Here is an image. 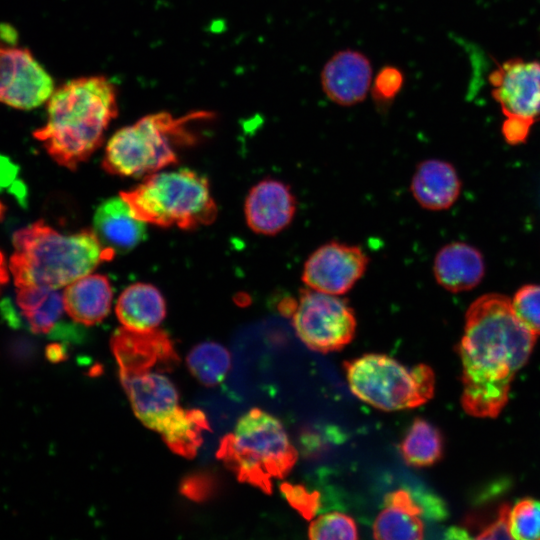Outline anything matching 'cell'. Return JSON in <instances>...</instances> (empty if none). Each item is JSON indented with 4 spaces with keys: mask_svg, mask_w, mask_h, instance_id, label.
Masks as SVG:
<instances>
[{
    "mask_svg": "<svg viewBox=\"0 0 540 540\" xmlns=\"http://www.w3.org/2000/svg\"><path fill=\"white\" fill-rule=\"evenodd\" d=\"M446 538L465 539V538H470V536L467 534L466 531L462 530L461 528L452 527L449 530H447Z\"/></svg>",
    "mask_w": 540,
    "mask_h": 540,
    "instance_id": "cell-36",
    "label": "cell"
},
{
    "mask_svg": "<svg viewBox=\"0 0 540 540\" xmlns=\"http://www.w3.org/2000/svg\"><path fill=\"white\" fill-rule=\"evenodd\" d=\"M320 81L323 92L333 103L340 106L359 104L371 87L370 60L360 51H338L325 63Z\"/></svg>",
    "mask_w": 540,
    "mask_h": 540,
    "instance_id": "cell-14",
    "label": "cell"
},
{
    "mask_svg": "<svg viewBox=\"0 0 540 540\" xmlns=\"http://www.w3.org/2000/svg\"><path fill=\"white\" fill-rule=\"evenodd\" d=\"M519 321L534 335H540V285H524L511 299Z\"/></svg>",
    "mask_w": 540,
    "mask_h": 540,
    "instance_id": "cell-28",
    "label": "cell"
},
{
    "mask_svg": "<svg viewBox=\"0 0 540 540\" xmlns=\"http://www.w3.org/2000/svg\"><path fill=\"white\" fill-rule=\"evenodd\" d=\"M404 76L394 66L383 67L376 75L372 85V97L378 106H387L401 91Z\"/></svg>",
    "mask_w": 540,
    "mask_h": 540,
    "instance_id": "cell-29",
    "label": "cell"
},
{
    "mask_svg": "<svg viewBox=\"0 0 540 540\" xmlns=\"http://www.w3.org/2000/svg\"><path fill=\"white\" fill-rule=\"evenodd\" d=\"M94 232L102 244L116 252H128L146 238L145 223L138 220L121 196L106 199L93 217Z\"/></svg>",
    "mask_w": 540,
    "mask_h": 540,
    "instance_id": "cell-17",
    "label": "cell"
},
{
    "mask_svg": "<svg viewBox=\"0 0 540 540\" xmlns=\"http://www.w3.org/2000/svg\"><path fill=\"white\" fill-rule=\"evenodd\" d=\"M8 271L5 263V258L3 254L0 251V291L3 285H5L8 281Z\"/></svg>",
    "mask_w": 540,
    "mask_h": 540,
    "instance_id": "cell-35",
    "label": "cell"
},
{
    "mask_svg": "<svg viewBox=\"0 0 540 540\" xmlns=\"http://www.w3.org/2000/svg\"><path fill=\"white\" fill-rule=\"evenodd\" d=\"M109 279L101 274H87L67 285L64 307L77 323L91 326L101 322L109 313L112 303Z\"/></svg>",
    "mask_w": 540,
    "mask_h": 540,
    "instance_id": "cell-19",
    "label": "cell"
},
{
    "mask_svg": "<svg viewBox=\"0 0 540 540\" xmlns=\"http://www.w3.org/2000/svg\"><path fill=\"white\" fill-rule=\"evenodd\" d=\"M516 317L511 299L499 293L477 298L467 309L458 350L462 362L464 411L495 418L506 406L511 384L536 342Z\"/></svg>",
    "mask_w": 540,
    "mask_h": 540,
    "instance_id": "cell-1",
    "label": "cell"
},
{
    "mask_svg": "<svg viewBox=\"0 0 540 540\" xmlns=\"http://www.w3.org/2000/svg\"><path fill=\"white\" fill-rule=\"evenodd\" d=\"M120 381L135 415L150 429L160 432L179 408L175 386L159 371L120 378Z\"/></svg>",
    "mask_w": 540,
    "mask_h": 540,
    "instance_id": "cell-15",
    "label": "cell"
},
{
    "mask_svg": "<svg viewBox=\"0 0 540 540\" xmlns=\"http://www.w3.org/2000/svg\"><path fill=\"white\" fill-rule=\"evenodd\" d=\"M46 357L53 363H58L67 358L66 348L59 343H53L46 348Z\"/></svg>",
    "mask_w": 540,
    "mask_h": 540,
    "instance_id": "cell-33",
    "label": "cell"
},
{
    "mask_svg": "<svg viewBox=\"0 0 540 540\" xmlns=\"http://www.w3.org/2000/svg\"><path fill=\"white\" fill-rule=\"evenodd\" d=\"M296 212L297 200L290 185L274 178L256 183L244 203L248 227L265 236H274L289 227Z\"/></svg>",
    "mask_w": 540,
    "mask_h": 540,
    "instance_id": "cell-13",
    "label": "cell"
},
{
    "mask_svg": "<svg viewBox=\"0 0 540 540\" xmlns=\"http://www.w3.org/2000/svg\"><path fill=\"white\" fill-rule=\"evenodd\" d=\"M413 198L424 209L446 210L458 199L461 181L454 166L440 159L420 162L411 178Z\"/></svg>",
    "mask_w": 540,
    "mask_h": 540,
    "instance_id": "cell-16",
    "label": "cell"
},
{
    "mask_svg": "<svg viewBox=\"0 0 540 540\" xmlns=\"http://www.w3.org/2000/svg\"><path fill=\"white\" fill-rule=\"evenodd\" d=\"M120 196L140 221L184 230L209 225L217 217V205L207 178L188 168L157 171Z\"/></svg>",
    "mask_w": 540,
    "mask_h": 540,
    "instance_id": "cell-6",
    "label": "cell"
},
{
    "mask_svg": "<svg viewBox=\"0 0 540 540\" xmlns=\"http://www.w3.org/2000/svg\"><path fill=\"white\" fill-rule=\"evenodd\" d=\"M0 213H1V206H0Z\"/></svg>",
    "mask_w": 540,
    "mask_h": 540,
    "instance_id": "cell-37",
    "label": "cell"
},
{
    "mask_svg": "<svg viewBox=\"0 0 540 540\" xmlns=\"http://www.w3.org/2000/svg\"><path fill=\"white\" fill-rule=\"evenodd\" d=\"M54 91L50 74L32 54L13 46L0 47V102L17 109H33Z\"/></svg>",
    "mask_w": 540,
    "mask_h": 540,
    "instance_id": "cell-11",
    "label": "cell"
},
{
    "mask_svg": "<svg viewBox=\"0 0 540 540\" xmlns=\"http://www.w3.org/2000/svg\"><path fill=\"white\" fill-rule=\"evenodd\" d=\"M368 264L369 257L360 246L332 240L308 256L301 280L310 289L342 296L363 277Z\"/></svg>",
    "mask_w": 540,
    "mask_h": 540,
    "instance_id": "cell-10",
    "label": "cell"
},
{
    "mask_svg": "<svg viewBox=\"0 0 540 540\" xmlns=\"http://www.w3.org/2000/svg\"><path fill=\"white\" fill-rule=\"evenodd\" d=\"M422 509L411 494L399 489L386 494L384 509L373 524V536L380 540H416L424 536Z\"/></svg>",
    "mask_w": 540,
    "mask_h": 540,
    "instance_id": "cell-20",
    "label": "cell"
},
{
    "mask_svg": "<svg viewBox=\"0 0 540 540\" xmlns=\"http://www.w3.org/2000/svg\"><path fill=\"white\" fill-rule=\"evenodd\" d=\"M292 325L307 347L329 353L341 350L353 340L357 322L346 299L306 287L300 291Z\"/></svg>",
    "mask_w": 540,
    "mask_h": 540,
    "instance_id": "cell-8",
    "label": "cell"
},
{
    "mask_svg": "<svg viewBox=\"0 0 540 540\" xmlns=\"http://www.w3.org/2000/svg\"><path fill=\"white\" fill-rule=\"evenodd\" d=\"M216 456L240 482L266 494L272 492V480L284 478L298 459L282 423L259 408L238 420L221 439Z\"/></svg>",
    "mask_w": 540,
    "mask_h": 540,
    "instance_id": "cell-5",
    "label": "cell"
},
{
    "mask_svg": "<svg viewBox=\"0 0 540 540\" xmlns=\"http://www.w3.org/2000/svg\"><path fill=\"white\" fill-rule=\"evenodd\" d=\"M110 346L120 378L151 371L169 372L180 361L169 335L157 328L137 331L120 327L112 335Z\"/></svg>",
    "mask_w": 540,
    "mask_h": 540,
    "instance_id": "cell-12",
    "label": "cell"
},
{
    "mask_svg": "<svg viewBox=\"0 0 540 540\" xmlns=\"http://www.w3.org/2000/svg\"><path fill=\"white\" fill-rule=\"evenodd\" d=\"M17 289V304L31 331L36 334L50 332L65 310L63 294L56 289L37 285Z\"/></svg>",
    "mask_w": 540,
    "mask_h": 540,
    "instance_id": "cell-22",
    "label": "cell"
},
{
    "mask_svg": "<svg viewBox=\"0 0 540 540\" xmlns=\"http://www.w3.org/2000/svg\"><path fill=\"white\" fill-rule=\"evenodd\" d=\"M17 36L14 29L5 24L0 25V47L13 46L16 43Z\"/></svg>",
    "mask_w": 540,
    "mask_h": 540,
    "instance_id": "cell-34",
    "label": "cell"
},
{
    "mask_svg": "<svg viewBox=\"0 0 540 540\" xmlns=\"http://www.w3.org/2000/svg\"><path fill=\"white\" fill-rule=\"evenodd\" d=\"M512 539L540 540V500L524 498L510 510Z\"/></svg>",
    "mask_w": 540,
    "mask_h": 540,
    "instance_id": "cell-26",
    "label": "cell"
},
{
    "mask_svg": "<svg viewBox=\"0 0 540 540\" xmlns=\"http://www.w3.org/2000/svg\"><path fill=\"white\" fill-rule=\"evenodd\" d=\"M115 312L124 327L146 331L157 328L165 318L166 303L155 286L135 283L120 294Z\"/></svg>",
    "mask_w": 540,
    "mask_h": 540,
    "instance_id": "cell-21",
    "label": "cell"
},
{
    "mask_svg": "<svg viewBox=\"0 0 540 540\" xmlns=\"http://www.w3.org/2000/svg\"><path fill=\"white\" fill-rule=\"evenodd\" d=\"M180 493L195 502L210 500L218 490V481L212 473L199 471L189 474L180 483Z\"/></svg>",
    "mask_w": 540,
    "mask_h": 540,
    "instance_id": "cell-31",
    "label": "cell"
},
{
    "mask_svg": "<svg viewBox=\"0 0 540 540\" xmlns=\"http://www.w3.org/2000/svg\"><path fill=\"white\" fill-rule=\"evenodd\" d=\"M210 111L183 116L149 114L119 129L107 142L103 169L122 177H141L178 163L179 151L200 140L201 126L214 119Z\"/></svg>",
    "mask_w": 540,
    "mask_h": 540,
    "instance_id": "cell-4",
    "label": "cell"
},
{
    "mask_svg": "<svg viewBox=\"0 0 540 540\" xmlns=\"http://www.w3.org/2000/svg\"><path fill=\"white\" fill-rule=\"evenodd\" d=\"M312 540H354L358 538L356 522L341 512H331L313 520L308 529Z\"/></svg>",
    "mask_w": 540,
    "mask_h": 540,
    "instance_id": "cell-27",
    "label": "cell"
},
{
    "mask_svg": "<svg viewBox=\"0 0 540 540\" xmlns=\"http://www.w3.org/2000/svg\"><path fill=\"white\" fill-rule=\"evenodd\" d=\"M231 365L228 350L216 342L196 345L187 356L191 374L204 386L213 387L223 381Z\"/></svg>",
    "mask_w": 540,
    "mask_h": 540,
    "instance_id": "cell-25",
    "label": "cell"
},
{
    "mask_svg": "<svg viewBox=\"0 0 540 540\" xmlns=\"http://www.w3.org/2000/svg\"><path fill=\"white\" fill-rule=\"evenodd\" d=\"M204 431H210L204 412L179 407L159 433L174 453L192 459L203 443Z\"/></svg>",
    "mask_w": 540,
    "mask_h": 540,
    "instance_id": "cell-23",
    "label": "cell"
},
{
    "mask_svg": "<svg viewBox=\"0 0 540 540\" xmlns=\"http://www.w3.org/2000/svg\"><path fill=\"white\" fill-rule=\"evenodd\" d=\"M488 79L505 120L529 128L540 120V60L508 59L497 64Z\"/></svg>",
    "mask_w": 540,
    "mask_h": 540,
    "instance_id": "cell-9",
    "label": "cell"
},
{
    "mask_svg": "<svg viewBox=\"0 0 540 540\" xmlns=\"http://www.w3.org/2000/svg\"><path fill=\"white\" fill-rule=\"evenodd\" d=\"M400 452L409 466L417 468L432 466L443 455L442 434L430 422L416 418L400 444Z\"/></svg>",
    "mask_w": 540,
    "mask_h": 540,
    "instance_id": "cell-24",
    "label": "cell"
},
{
    "mask_svg": "<svg viewBox=\"0 0 540 540\" xmlns=\"http://www.w3.org/2000/svg\"><path fill=\"white\" fill-rule=\"evenodd\" d=\"M510 510L508 504H502L496 518L476 536V539H512Z\"/></svg>",
    "mask_w": 540,
    "mask_h": 540,
    "instance_id": "cell-32",
    "label": "cell"
},
{
    "mask_svg": "<svg viewBox=\"0 0 540 540\" xmlns=\"http://www.w3.org/2000/svg\"><path fill=\"white\" fill-rule=\"evenodd\" d=\"M280 491L292 508L305 519H312L321 506L320 494L317 491H308L301 484L284 482Z\"/></svg>",
    "mask_w": 540,
    "mask_h": 540,
    "instance_id": "cell-30",
    "label": "cell"
},
{
    "mask_svg": "<svg viewBox=\"0 0 540 540\" xmlns=\"http://www.w3.org/2000/svg\"><path fill=\"white\" fill-rule=\"evenodd\" d=\"M433 273L437 283L453 293L470 290L477 286L485 273L482 254L475 247L452 242L444 245L436 254Z\"/></svg>",
    "mask_w": 540,
    "mask_h": 540,
    "instance_id": "cell-18",
    "label": "cell"
},
{
    "mask_svg": "<svg viewBox=\"0 0 540 540\" xmlns=\"http://www.w3.org/2000/svg\"><path fill=\"white\" fill-rule=\"evenodd\" d=\"M13 246L10 270L17 287L37 285L58 289L91 273L115 255L94 230L64 234L43 221L18 230L13 236Z\"/></svg>",
    "mask_w": 540,
    "mask_h": 540,
    "instance_id": "cell-3",
    "label": "cell"
},
{
    "mask_svg": "<svg viewBox=\"0 0 540 540\" xmlns=\"http://www.w3.org/2000/svg\"><path fill=\"white\" fill-rule=\"evenodd\" d=\"M352 393L383 411L418 407L434 395L435 375L425 364L412 368L384 354H364L344 363Z\"/></svg>",
    "mask_w": 540,
    "mask_h": 540,
    "instance_id": "cell-7",
    "label": "cell"
},
{
    "mask_svg": "<svg viewBox=\"0 0 540 540\" xmlns=\"http://www.w3.org/2000/svg\"><path fill=\"white\" fill-rule=\"evenodd\" d=\"M118 114L117 91L104 76L70 80L48 99L47 121L34 132L53 160L75 170L102 145Z\"/></svg>",
    "mask_w": 540,
    "mask_h": 540,
    "instance_id": "cell-2",
    "label": "cell"
}]
</instances>
